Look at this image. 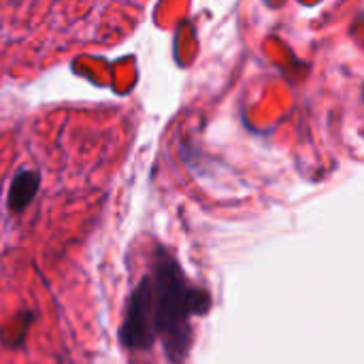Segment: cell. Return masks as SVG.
<instances>
[{
	"label": "cell",
	"mask_w": 364,
	"mask_h": 364,
	"mask_svg": "<svg viewBox=\"0 0 364 364\" xmlns=\"http://www.w3.org/2000/svg\"><path fill=\"white\" fill-rule=\"evenodd\" d=\"M38 190H41V173L28 166L19 168L9 188V196H6L9 209L15 213H21L34 200Z\"/></svg>",
	"instance_id": "2"
},
{
	"label": "cell",
	"mask_w": 364,
	"mask_h": 364,
	"mask_svg": "<svg viewBox=\"0 0 364 364\" xmlns=\"http://www.w3.org/2000/svg\"><path fill=\"white\" fill-rule=\"evenodd\" d=\"M200 296L173 258L160 254L130 294L119 339L128 350L147 352L162 343L171 360H179L190 337V318Z\"/></svg>",
	"instance_id": "1"
}]
</instances>
